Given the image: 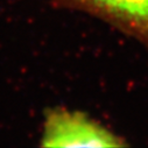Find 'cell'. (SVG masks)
<instances>
[{
  "label": "cell",
  "instance_id": "2",
  "mask_svg": "<svg viewBox=\"0 0 148 148\" xmlns=\"http://www.w3.org/2000/svg\"><path fill=\"white\" fill-rule=\"evenodd\" d=\"M148 47V0H70Z\"/></svg>",
  "mask_w": 148,
  "mask_h": 148
},
{
  "label": "cell",
  "instance_id": "1",
  "mask_svg": "<svg viewBox=\"0 0 148 148\" xmlns=\"http://www.w3.org/2000/svg\"><path fill=\"white\" fill-rule=\"evenodd\" d=\"M43 147H121L127 142L85 113L65 108L46 113Z\"/></svg>",
  "mask_w": 148,
  "mask_h": 148
}]
</instances>
